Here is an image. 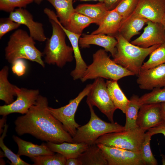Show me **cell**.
Instances as JSON below:
<instances>
[{
	"instance_id": "cell-34",
	"label": "cell",
	"mask_w": 165,
	"mask_h": 165,
	"mask_svg": "<svg viewBox=\"0 0 165 165\" xmlns=\"http://www.w3.org/2000/svg\"><path fill=\"white\" fill-rule=\"evenodd\" d=\"M152 136L148 131L145 133V139L141 146V154L145 165H157V161L152 153L150 146Z\"/></svg>"
},
{
	"instance_id": "cell-7",
	"label": "cell",
	"mask_w": 165,
	"mask_h": 165,
	"mask_svg": "<svg viewBox=\"0 0 165 165\" xmlns=\"http://www.w3.org/2000/svg\"><path fill=\"white\" fill-rule=\"evenodd\" d=\"M145 131L139 127L123 131L103 135L96 141L97 144L117 147L141 153Z\"/></svg>"
},
{
	"instance_id": "cell-13",
	"label": "cell",
	"mask_w": 165,
	"mask_h": 165,
	"mask_svg": "<svg viewBox=\"0 0 165 165\" xmlns=\"http://www.w3.org/2000/svg\"><path fill=\"white\" fill-rule=\"evenodd\" d=\"M141 35L131 43L143 48L165 43V32L161 23L148 20Z\"/></svg>"
},
{
	"instance_id": "cell-18",
	"label": "cell",
	"mask_w": 165,
	"mask_h": 165,
	"mask_svg": "<svg viewBox=\"0 0 165 165\" xmlns=\"http://www.w3.org/2000/svg\"><path fill=\"white\" fill-rule=\"evenodd\" d=\"M43 11L49 19L53 20L59 24L69 39L73 50L76 63L75 69L82 70L85 69L87 65L82 56L79 48V41L81 35L75 34L66 28L60 22L56 14L53 10L45 8Z\"/></svg>"
},
{
	"instance_id": "cell-36",
	"label": "cell",
	"mask_w": 165,
	"mask_h": 165,
	"mask_svg": "<svg viewBox=\"0 0 165 165\" xmlns=\"http://www.w3.org/2000/svg\"><path fill=\"white\" fill-rule=\"evenodd\" d=\"M33 2L34 0H0V10L10 13L16 8H25Z\"/></svg>"
},
{
	"instance_id": "cell-11",
	"label": "cell",
	"mask_w": 165,
	"mask_h": 165,
	"mask_svg": "<svg viewBox=\"0 0 165 165\" xmlns=\"http://www.w3.org/2000/svg\"><path fill=\"white\" fill-rule=\"evenodd\" d=\"M108 165H145L141 153L121 148L97 144Z\"/></svg>"
},
{
	"instance_id": "cell-21",
	"label": "cell",
	"mask_w": 165,
	"mask_h": 165,
	"mask_svg": "<svg viewBox=\"0 0 165 165\" xmlns=\"http://www.w3.org/2000/svg\"><path fill=\"white\" fill-rule=\"evenodd\" d=\"M13 138L18 145L17 154L20 156H25L31 158L40 155L55 154L47 146L46 143H43L38 145L24 140L14 135Z\"/></svg>"
},
{
	"instance_id": "cell-39",
	"label": "cell",
	"mask_w": 165,
	"mask_h": 165,
	"mask_svg": "<svg viewBox=\"0 0 165 165\" xmlns=\"http://www.w3.org/2000/svg\"><path fill=\"white\" fill-rule=\"evenodd\" d=\"M148 132L152 136L158 134H162L165 137V122L163 121L158 125L149 129Z\"/></svg>"
},
{
	"instance_id": "cell-5",
	"label": "cell",
	"mask_w": 165,
	"mask_h": 165,
	"mask_svg": "<svg viewBox=\"0 0 165 165\" xmlns=\"http://www.w3.org/2000/svg\"><path fill=\"white\" fill-rule=\"evenodd\" d=\"M135 75L111 59L107 52L100 49L93 55V61L87 66L82 77V82L101 78L118 80L125 77Z\"/></svg>"
},
{
	"instance_id": "cell-9",
	"label": "cell",
	"mask_w": 165,
	"mask_h": 165,
	"mask_svg": "<svg viewBox=\"0 0 165 165\" xmlns=\"http://www.w3.org/2000/svg\"><path fill=\"white\" fill-rule=\"evenodd\" d=\"M87 97V104L97 107L111 122H114L113 115L117 109L109 95L103 78H98L94 79Z\"/></svg>"
},
{
	"instance_id": "cell-42",
	"label": "cell",
	"mask_w": 165,
	"mask_h": 165,
	"mask_svg": "<svg viewBox=\"0 0 165 165\" xmlns=\"http://www.w3.org/2000/svg\"><path fill=\"white\" fill-rule=\"evenodd\" d=\"M160 113L163 121L165 122V102L160 103Z\"/></svg>"
},
{
	"instance_id": "cell-6",
	"label": "cell",
	"mask_w": 165,
	"mask_h": 165,
	"mask_svg": "<svg viewBox=\"0 0 165 165\" xmlns=\"http://www.w3.org/2000/svg\"><path fill=\"white\" fill-rule=\"evenodd\" d=\"M90 113V119L86 124L79 127L72 137L73 143H84L88 145L95 144L97 140L104 134L125 130L116 122L108 123L100 119L95 113L93 106L87 104Z\"/></svg>"
},
{
	"instance_id": "cell-28",
	"label": "cell",
	"mask_w": 165,
	"mask_h": 165,
	"mask_svg": "<svg viewBox=\"0 0 165 165\" xmlns=\"http://www.w3.org/2000/svg\"><path fill=\"white\" fill-rule=\"evenodd\" d=\"M141 106L139 101V97L135 95L132 96L127 105L125 113L126 121L124 126L125 130L138 127L137 124V119Z\"/></svg>"
},
{
	"instance_id": "cell-44",
	"label": "cell",
	"mask_w": 165,
	"mask_h": 165,
	"mask_svg": "<svg viewBox=\"0 0 165 165\" xmlns=\"http://www.w3.org/2000/svg\"><path fill=\"white\" fill-rule=\"evenodd\" d=\"M160 23L162 24L165 32V13L161 20Z\"/></svg>"
},
{
	"instance_id": "cell-46",
	"label": "cell",
	"mask_w": 165,
	"mask_h": 165,
	"mask_svg": "<svg viewBox=\"0 0 165 165\" xmlns=\"http://www.w3.org/2000/svg\"><path fill=\"white\" fill-rule=\"evenodd\" d=\"M82 1H98L100 2H104V0H79Z\"/></svg>"
},
{
	"instance_id": "cell-43",
	"label": "cell",
	"mask_w": 165,
	"mask_h": 165,
	"mask_svg": "<svg viewBox=\"0 0 165 165\" xmlns=\"http://www.w3.org/2000/svg\"><path fill=\"white\" fill-rule=\"evenodd\" d=\"M6 116H3V118L0 119V134L1 133L3 132L4 130H2V127L5 126V124L6 123Z\"/></svg>"
},
{
	"instance_id": "cell-35",
	"label": "cell",
	"mask_w": 165,
	"mask_h": 165,
	"mask_svg": "<svg viewBox=\"0 0 165 165\" xmlns=\"http://www.w3.org/2000/svg\"><path fill=\"white\" fill-rule=\"evenodd\" d=\"M139 1V0H121L114 9L121 15L123 20L134 12Z\"/></svg>"
},
{
	"instance_id": "cell-20",
	"label": "cell",
	"mask_w": 165,
	"mask_h": 165,
	"mask_svg": "<svg viewBox=\"0 0 165 165\" xmlns=\"http://www.w3.org/2000/svg\"><path fill=\"white\" fill-rule=\"evenodd\" d=\"M123 18L114 9L109 10L98 25V27L91 34H102L114 36L119 32Z\"/></svg>"
},
{
	"instance_id": "cell-3",
	"label": "cell",
	"mask_w": 165,
	"mask_h": 165,
	"mask_svg": "<svg viewBox=\"0 0 165 165\" xmlns=\"http://www.w3.org/2000/svg\"><path fill=\"white\" fill-rule=\"evenodd\" d=\"M52 32L50 38H47L43 54L44 62L49 64L56 65L63 68L67 63L72 62L74 58L72 47L67 45L66 35L56 22L49 19Z\"/></svg>"
},
{
	"instance_id": "cell-2",
	"label": "cell",
	"mask_w": 165,
	"mask_h": 165,
	"mask_svg": "<svg viewBox=\"0 0 165 165\" xmlns=\"http://www.w3.org/2000/svg\"><path fill=\"white\" fill-rule=\"evenodd\" d=\"M35 40L26 31L16 30L10 35L5 48L6 60L12 64L18 59H27L44 68L45 62L42 59L43 53L35 46Z\"/></svg>"
},
{
	"instance_id": "cell-23",
	"label": "cell",
	"mask_w": 165,
	"mask_h": 165,
	"mask_svg": "<svg viewBox=\"0 0 165 165\" xmlns=\"http://www.w3.org/2000/svg\"><path fill=\"white\" fill-rule=\"evenodd\" d=\"M75 11L92 19L98 26L109 10L103 2H99L96 4L79 5L75 8Z\"/></svg>"
},
{
	"instance_id": "cell-41",
	"label": "cell",
	"mask_w": 165,
	"mask_h": 165,
	"mask_svg": "<svg viewBox=\"0 0 165 165\" xmlns=\"http://www.w3.org/2000/svg\"><path fill=\"white\" fill-rule=\"evenodd\" d=\"M65 165H82L78 158H70L67 159Z\"/></svg>"
},
{
	"instance_id": "cell-25",
	"label": "cell",
	"mask_w": 165,
	"mask_h": 165,
	"mask_svg": "<svg viewBox=\"0 0 165 165\" xmlns=\"http://www.w3.org/2000/svg\"><path fill=\"white\" fill-rule=\"evenodd\" d=\"M106 83L108 94L115 107L125 113L130 100L127 98L121 89L118 80H107Z\"/></svg>"
},
{
	"instance_id": "cell-8",
	"label": "cell",
	"mask_w": 165,
	"mask_h": 165,
	"mask_svg": "<svg viewBox=\"0 0 165 165\" xmlns=\"http://www.w3.org/2000/svg\"><path fill=\"white\" fill-rule=\"evenodd\" d=\"M92 86L89 84L80 92L74 99L69 101L67 105L58 108L49 107L52 114L62 124L64 129L73 137L77 128L80 126L75 121V112L79 104L87 96Z\"/></svg>"
},
{
	"instance_id": "cell-16",
	"label": "cell",
	"mask_w": 165,
	"mask_h": 165,
	"mask_svg": "<svg viewBox=\"0 0 165 165\" xmlns=\"http://www.w3.org/2000/svg\"><path fill=\"white\" fill-rule=\"evenodd\" d=\"M133 13L148 20L160 23L165 13V0H139Z\"/></svg>"
},
{
	"instance_id": "cell-27",
	"label": "cell",
	"mask_w": 165,
	"mask_h": 165,
	"mask_svg": "<svg viewBox=\"0 0 165 165\" xmlns=\"http://www.w3.org/2000/svg\"><path fill=\"white\" fill-rule=\"evenodd\" d=\"M55 8L56 15L61 24L65 27L72 15L75 12L73 0H46Z\"/></svg>"
},
{
	"instance_id": "cell-24",
	"label": "cell",
	"mask_w": 165,
	"mask_h": 165,
	"mask_svg": "<svg viewBox=\"0 0 165 165\" xmlns=\"http://www.w3.org/2000/svg\"><path fill=\"white\" fill-rule=\"evenodd\" d=\"M78 158L82 165H108L101 149L95 143L89 145Z\"/></svg>"
},
{
	"instance_id": "cell-12",
	"label": "cell",
	"mask_w": 165,
	"mask_h": 165,
	"mask_svg": "<svg viewBox=\"0 0 165 165\" xmlns=\"http://www.w3.org/2000/svg\"><path fill=\"white\" fill-rule=\"evenodd\" d=\"M9 17L13 21L26 26L29 35L35 40L39 42L46 41L43 24L35 21L32 14L24 8H18L10 13Z\"/></svg>"
},
{
	"instance_id": "cell-17",
	"label": "cell",
	"mask_w": 165,
	"mask_h": 165,
	"mask_svg": "<svg viewBox=\"0 0 165 165\" xmlns=\"http://www.w3.org/2000/svg\"><path fill=\"white\" fill-rule=\"evenodd\" d=\"M117 43L114 36L102 34H84L79 41V47L82 48H89L91 45L98 46L109 52L113 57L116 52Z\"/></svg>"
},
{
	"instance_id": "cell-40",
	"label": "cell",
	"mask_w": 165,
	"mask_h": 165,
	"mask_svg": "<svg viewBox=\"0 0 165 165\" xmlns=\"http://www.w3.org/2000/svg\"><path fill=\"white\" fill-rule=\"evenodd\" d=\"M121 0H104V3L108 10L113 9L116 7Z\"/></svg>"
},
{
	"instance_id": "cell-19",
	"label": "cell",
	"mask_w": 165,
	"mask_h": 165,
	"mask_svg": "<svg viewBox=\"0 0 165 165\" xmlns=\"http://www.w3.org/2000/svg\"><path fill=\"white\" fill-rule=\"evenodd\" d=\"M148 21L144 17L133 13L122 20L118 33L130 42L133 37L139 34L140 31Z\"/></svg>"
},
{
	"instance_id": "cell-4",
	"label": "cell",
	"mask_w": 165,
	"mask_h": 165,
	"mask_svg": "<svg viewBox=\"0 0 165 165\" xmlns=\"http://www.w3.org/2000/svg\"><path fill=\"white\" fill-rule=\"evenodd\" d=\"M117 41L116 52L113 60L118 64L138 75L145 58L160 44L148 48L134 45L125 39L119 33L114 36Z\"/></svg>"
},
{
	"instance_id": "cell-31",
	"label": "cell",
	"mask_w": 165,
	"mask_h": 165,
	"mask_svg": "<svg viewBox=\"0 0 165 165\" xmlns=\"http://www.w3.org/2000/svg\"><path fill=\"white\" fill-rule=\"evenodd\" d=\"M34 165H65L67 158L58 153L30 158Z\"/></svg>"
},
{
	"instance_id": "cell-15",
	"label": "cell",
	"mask_w": 165,
	"mask_h": 165,
	"mask_svg": "<svg viewBox=\"0 0 165 165\" xmlns=\"http://www.w3.org/2000/svg\"><path fill=\"white\" fill-rule=\"evenodd\" d=\"M163 121L160 113V103L141 105L137 119L138 127L146 131Z\"/></svg>"
},
{
	"instance_id": "cell-33",
	"label": "cell",
	"mask_w": 165,
	"mask_h": 165,
	"mask_svg": "<svg viewBox=\"0 0 165 165\" xmlns=\"http://www.w3.org/2000/svg\"><path fill=\"white\" fill-rule=\"evenodd\" d=\"M8 127V125L6 123L2 135L0 138V147L4 153V156L10 161L11 165H30V164L22 160L20 156L17 154L14 153L4 144V139L6 136Z\"/></svg>"
},
{
	"instance_id": "cell-45",
	"label": "cell",
	"mask_w": 165,
	"mask_h": 165,
	"mask_svg": "<svg viewBox=\"0 0 165 165\" xmlns=\"http://www.w3.org/2000/svg\"><path fill=\"white\" fill-rule=\"evenodd\" d=\"M43 0H34V2L37 4L39 5Z\"/></svg>"
},
{
	"instance_id": "cell-22",
	"label": "cell",
	"mask_w": 165,
	"mask_h": 165,
	"mask_svg": "<svg viewBox=\"0 0 165 165\" xmlns=\"http://www.w3.org/2000/svg\"><path fill=\"white\" fill-rule=\"evenodd\" d=\"M46 144L51 151L61 154L67 159L78 158L89 146L84 143H72L67 142L56 144L48 141L46 142Z\"/></svg>"
},
{
	"instance_id": "cell-30",
	"label": "cell",
	"mask_w": 165,
	"mask_h": 165,
	"mask_svg": "<svg viewBox=\"0 0 165 165\" xmlns=\"http://www.w3.org/2000/svg\"><path fill=\"white\" fill-rule=\"evenodd\" d=\"M165 64V43L161 44L150 54L149 59L144 62L141 70H147Z\"/></svg>"
},
{
	"instance_id": "cell-10",
	"label": "cell",
	"mask_w": 165,
	"mask_h": 165,
	"mask_svg": "<svg viewBox=\"0 0 165 165\" xmlns=\"http://www.w3.org/2000/svg\"><path fill=\"white\" fill-rule=\"evenodd\" d=\"M16 99L9 105L0 106V115L6 116L10 114L17 113L24 115L27 113L35 104L39 95L38 89H29L16 87Z\"/></svg>"
},
{
	"instance_id": "cell-26",
	"label": "cell",
	"mask_w": 165,
	"mask_h": 165,
	"mask_svg": "<svg viewBox=\"0 0 165 165\" xmlns=\"http://www.w3.org/2000/svg\"><path fill=\"white\" fill-rule=\"evenodd\" d=\"M9 68L4 66L0 71V99L3 101L6 105H9L14 100L16 96V86L11 83L8 79Z\"/></svg>"
},
{
	"instance_id": "cell-14",
	"label": "cell",
	"mask_w": 165,
	"mask_h": 165,
	"mask_svg": "<svg viewBox=\"0 0 165 165\" xmlns=\"http://www.w3.org/2000/svg\"><path fill=\"white\" fill-rule=\"evenodd\" d=\"M136 81L142 90H152L165 87V64L141 70L138 75Z\"/></svg>"
},
{
	"instance_id": "cell-37",
	"label": "cell",
	"mask_w": 165,
	"mask_h": 165,
	"mask_svg": "<svg viewBox=\"0 0 165 165\" xmlns=\"http://www.w3.org/2000/svg\"><path fill=\"white\" fill-rule=\"evenodd\" d=\"M21 25L9 17L1 18L0 20V38L8 32L19 28Z\"/></svg>"
},
{
	"instance_id": "cell-29",
	"label": "cell",
	"mask_w": 165,
	"mask_h": 165,
	"mask_svg": "<svg viewBox=\"0 0 165 165\" xmlns=\"http://www.w3.org/2000/svg\"><path fill=\"white\" fill-rule=\"evenodd\" d=\"M95 24L91 18L75 12L71 16L66 28L76 34L82 35L83 30L91 24Z\"/></svg>"
},
{
	"instance_id": "cell-38",
	"label": "cell",
	"mask_w": 165,
	"mask_h": 165,
	"mask_svg": "<svg viewBox=\"0 0 165 165\" xmlns=\"http://www.w3.org/2000/svg\"><path fill=\"white\" fill-rule=\"evenodd\" d=\"M12 70L13 73L18 76L23 75L26 73L27 65L24 59H20L15 61L12 64Z\"/></svg>"
},
{
	"instance_id": "cell-1",
	"label": "cell",
	"mask_w": 165,
	"mask_h": 165,
	"mask_svg": "<svg viewBox=\"0 0 165 165\" xmlns=\"http://www.w3.org/2000/svg\"><path fill=\"white\" fill-rule=\"evenodd\" d=\"M49 107L47 98L39 94L28 112L15 120L16 133L19 136L29 134L46 142L73 143L72 136L50 112Z\"/></svg>"
},
{
	"instance_id": "cell-32",
	"label": "cell",
	"mask_w": 165,
	"mask_h": 165,
	"mask_svg": "<svg viewBox=\"0 0 165 165\" xmlns=\"http://www.w3.org/2000/svg\"><path fill=\"white\" fill-rule=\"evenodd\" d=\"M139 101L141 105L165 102V87L153 89L139 97Z\"/></svg>"
}]
</instances>
